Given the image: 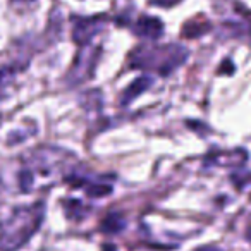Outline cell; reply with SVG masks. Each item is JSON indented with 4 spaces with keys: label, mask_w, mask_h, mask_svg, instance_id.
Wrapping results in <instances>:
<instances>
[{
    "label": "cell",
    "mask_w": 251,
    "mask_h": 251,
    "mask_svg": "<svg viewBox=\"0 0 251 251\" xmlns=\"http://www.w3.org/2000/svg\"><path fill=\"white\" fill-rule=\"evenodd\" d=\"M45 217V203L16 206L0 222V251H16L25 246L40 229Z\"/></svg>",
    "instance_id": "6da1fadb"
},
{
    "label": "cell",
    "mask_w": 251,
    "mask_h": 251,
    "mask_svg": "<svg viewBox=\"0 0 251 251\" xmlns=\"http://www.w3.org/2000/svg\"><path fill=\"white\" fill-rule=\"evenodd\" d=\"M188 49L179 43L140 47L129 55V66L131 69L153 71L160 76H169L177 67H181L188 60Z\"/></svg>",
    "instance_id": "7a4b0ae2"
},
{
    "label": "cell",
    "mask_w": 251,
    "mask_h": 251,
    "mask_svg": "<svg viewBox=\"0 0 251 251\" xmlns=\"http://www.w3.org/2000/svg\"><path fill=\"white\" fill-rule=\"evenodd\" d=\"M97 59H98V50L90 45L84 47L79 52V55L76 57V60H74L69 74H67V77H66L67 84L77 86V84H81L83 81L90 79L95 71V66H97Z\"/></svg>",
    "instance_id": "3957f363"
},
{
    "label": "cell",
    "mask_w": 251,
    "mask_h": 251,
    "mask_svg": "<svg viewBox=\"0 0 251 251\" xmlns=\"http://www.w3.org/2000/svg\"><path fill=\"white\" fill-rule=\"evenodd\" d=\"M73 23V40L77 45L86 47L91 42V38L103 29L105 18L103 16H100V18H97V16L95 18H74Z\"/></svg>",
    "instance_id": "277c9868"
},
{
    "label": "cell",
    "mask_w": 251,
    "mask_h": 251,
    "mask_svg": "<svg viewBox=\"0 0 251 251\" xmlns=\"http://www.w3.org/2000/svg\"><path fill=\"white\" fill-rule=\"evenodd\" d=\"M133 31L136 36L145 40H157L164 33V23L153 16H141L133 26Z\"/></svg>",
    "instance_id": "5b68a950"
},
{
    "label": "cell",
    "mask_w": 251,
    "mask_h": 251,
    "mask_svg": "<svg viewBox=\"0 0 251 251\" xmlns=\"http://www.w3.org/2000/svg\"><path fill=\"white\" fill-rule=\"evenodd\" d=\"M248 160V153L243 148H237L232 151H215L210 153L205 158L206 167H213V165H224V167H232V165H243Z\"/></svg>",
    "instance_id": "8992f818"
},
{
    "label": "cell",
    "mask_w": 251,
    "mask_h": 251,
    "mask_svg": "<svg viewBox=\"0 0 251 251\" xmlns=\"http://www.w3.org/2000/svg\"><path fill=\"white\" fill-rule=\"evenodd\" d=\"M151 84H153L151 77H148V76L136 77V79H134L133 83L129 84V86H127L124 91H122V95H121V105H122V107H124V105H129L131 101L136 100V98L140 97L141 93H145L147 90H150Z\"/></svg>",
    "instance_id": "52a82bcc"
},
{
    "label": "cell",
    "mask_w": 251,
    "mask_h": 251,
    "mask_svg": "<svg viewBox=\"0 0 251 251\" xmlns=\"http://www.w3.org/2000/svg\"><path fill=\"white\" fill-rule=\"evenodd\" d=\"M126 227V219L121 215V213H108L100 224L101 232L105 234H119L122 229Z\"/></svg>",
    "instance_id": "ba28073f"
},
{
    "label": "cell",
    "mask_w": 251,
    "mask_h": 251,
    "mask_svg": "<svg viewBox=\"0 0 251 251\" xmlns=\"http://www.w3.org/2000/svg\"><path fill=\"white\" fill-rule=\"evenodd\" d=\"M81 184L84 186V191H86L88 196L91 198H101V196H107L112 193V186L105 184V182H90V181H81Z\"/></svg>",
    "instance_id": "9c48e42d"
},
{
    "label": "cell",
    "mask_w": 251,
    "mask_h": 251,
    "mask_svg": "<svg viewBox=\"0 0 251 251\" xmlns=\"http://www.w3.org/2000/svg\"><path fill=\"white\" fill-rule=\"evenodd\" d=\"M208 29H210V23L189 21L186 23L184 29H182V36H186V38H198V36L205 35Z\"/></svg>",
    "instance_id": "30bf717a"
},
{
    "label": "cell",
    "mask_w": 251,
    "mask_h": 251,
    "mask_svg": "<svg viewBox=\"0 0 251 251\" xmlns=\"http://www.w3.org/2000/svg\"><path fill=\"white\" fill-rule=\"evenodd\" d=\"M14 79H16V69H12V67H2L0 69V100L7 97L9 86H11Z\"/></svg>",
    "instance_id": "8fae6325"
},
{
    "label": "cell",
    "mask_w": 251,
    "mask_h": 251,
    "mask_svg": "<svg viewBox=\"0 0 251 251\" xmlns=\"http://www.w3.org/2000/svg\"><path fill=\"white\" fill-rule=\"evenodd\" d=\"M66 210H67V215H69L71 219H74V220L83 219L84 212H86V208L83 206V203L77 201V200H71V201H67Z\"/></svg>",
    "instance_id": "7c38bea8"
},
{
    "label": "cell",
    "mask_w": 251,
    "mask_h": 251,
    "mask_svg": "<svg viewBox=\"0 0 251 251\" xmlns=\"http://www.w3.org/2000/svg\"><path fill=\"white\" fill-rule=\"evenodd\" d=\"M19 186H21L23 193H28L33 186V172L29 169H23L19 172Z\"/></svg>",
    "instance_id": "4fadbf2b"
},
{
    "label": "cell",
    "mask_w": 251,
    "mask_h": 251,
    "mask_svg": "<svg viewBox=\"0 0 251 251\" xmlns=\"http://www.w3.org/2000/svg\"><path fill=\"white\" fill-rule=\"evenodd\" d=\"M232 182L237 186V188H243L244 184H248V182L251 181V174L250 172H246V171H237V172H234L232 176Z\"/></svg>",
    "instance_id": "5bb4252c"
},
{
    "label": "cell",
    "mask_w": 251,
    "mask_h": 251,
    "mask_svg": "<svg viewBox=\"0 0 251 251\" xmlns=\"http://www.w3.org/2000/svg\"><path fill=\"white\" fill-rule=\"evenodd\" d=\"M181 0H150L151 5H157V7H172V5L179 4Z\"/></svg>",
    "instance_id": "9a60e30c"
},
{
    "label": "cell",
    "mask_w": 251,
    "mask_h": 251,
    "mask_svg": "<svg viewBox=\"0 0 251 251\" xmlns=\"http://www.w3.org/2000/svg\"><path fill=\"white\" fill-rule=\"evenodd\" d=\"M219 73H220V74H232V73H234V64L230 62L229 59L224 60V64H220Z\"/></svg>",
    "instance_id": "2e32d148"
},
{
    "label": "cell",
    "mask_w": 251,
    "mask_h": 251,
    "mask_svg": "<svg viewBox=\"0 0 251 251\" xmlns=\"http://www.w3.org/2000/svg\"><path fill=\"white\" fill-rule=\"evenodd\" d=\"M196 251H219L217 248H212V246H203V248H198Z\"/></svg>",
    "instance_id": "e0dca14e"
},
{
    "label": "cell",
    "mask_w": 251,
    "mask_h": 251,
    "mask_svg": "<svg viewBox=\"0 0 251 251\" xmlns=\"http://www.w3.org/2000/svg\"><path fill=\"white\" fill-rule=\"evenodd\" d=\"M103 251H117V250H115V246H112V244H105Z\"/></svg>",
    "instance_id": "ac0fdd59"
},
{
    "label": "cell",
    "mask_w": 251,
    "mask_h": 251,
    "mask_svg": "<svg viewBox=\"0 0 251 251\" xmlns=\"http://www.w3.org/2000/svg\"><path fill=\"white\" fill-rule=\"evenodd\" d=\"M16 4H25V2H33V0H12Z\"/></svg>",
    "instance_id": "d6986e66"
},
{
    "label": "cell",
    "mask_w": 251,
    "mask_h": 251,
    "mask_svg": "<svg viewBox=\"0 0 251 251\" xmlns=\"http://www.w3.org/2000/svg\"><path fill=\"white\" fill-rule=\"evenodd\" d=\"M248 239L251 241V227H250V229H248Z\"/></svg>",
    "instance_id": "ffe728a7"
}]
</instances>
